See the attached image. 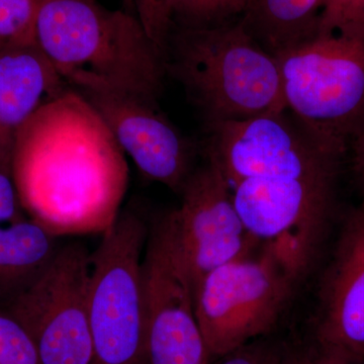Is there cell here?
I'll use <instances>...</instances> for the list:
<instances>
[{
    "instance_id": "5b68a950",
    "label": "cell",
    "mask_w": 364,
    "mask_h": 364,
    "mask_svg": "<svg viewBox=\"0 0 364 364\" xmlns=\"http://www.w3.org/2000/svg\"><path fill=\"white\" fill-rule=\"evenodd\" d=\"M148 234L143 220L126 210L105 230L91 254L92 364H136L147 359L142 257Z\"/></svg>"
},
{
    "instance_id": "d6986e66",
    "label": "cell",
    "mask_w": 364,
    "mask_h": 364,
    "mask_svg": "<svg viewBox=\"0 0 364 364\" xmlns=\"http://www.w3.org/2000/svg\"><path fill=\"white\" fill-rule=\"evenodd\" d=\"M318 35L364 41V0H320Z\"/></svg>"
},
{
    "instance_id": "7a4b0ae2",
    "label": "cell",
    "mask_w": 364,
    "mask_h": 364,
    "mask_svg": "<svg viewBox=\"0 0 364 364\" xmlns=\"http://www.w3.org/2000/svg\"><path fill=\"white\" fill-rule=\"evenodd\" d=\"M35 40L73 88L105 86L157 102L165 56L138 16L97 0H42Z\"/></svg>"
},
{
    "instance_id": "6da1fadb",
    "label": "cell",
    "mask_w": 364,
    "mask_h": 364,
    "mask_svg": "<svg viewBox=\"0 0 364 364\" xmlns=\"http://www.w3.org/2000/svg\"><path fill=\"white\" fill-rule=\"evenodd\" d=\"M13 169L21 207L50 231L95 213L117 219L127 184L124 153L72 86L18 131Z\"/></svg>"
},
{
    "instance_id": "44dd1931",
    "label": "cell",
    "mask_w": 364,
    "mask_h": 364,
    "mask_svg": "<svg viewBox=\"0 0 364 364\" xmlns=\"http://www.w3.org/2000/svg\"><path fill=\"white\" fill-rule=\"evenodd\" d=\"M14 151L0 147V225L23 219L13 169Z\"/></svg>"
},
{
    "instance_id": "603a6c76",
    "label": "cell",
    "mask_w": 364,
    "mask_h": 364,
    "mask_svg": "<svg viewBox=\"0 0 364 364\" xmlns=\"http://www.w3.org/2000/svg\"><path fill=\"white\" fill-rule=\"evenodd\" d=\"M221 364H284L286 360L272 349L258 345L247 344L238 350L228 354Z\"/></svg>"
},
{
    "instance_id": "d4e9b609",
    "label": "cell",
    "mask_w": 364,
    "mask_h": 364,
    "mask_svg": "<svg viewBox=\"0 0 364 364\" xmlns=\"http://www.w3.org/2000/svg\"><path fill=\"white\" fill-rule=\"evenodd\" d=\"M351 359L339 352L322 347L320 352L306 354L301 358L289 360L291 364H351Z\"/></svg>"
},
{
    "instance_id": "9c48e42d",
    "label": "cell",
    "mask_w": 364,
    "mask_h": 364,
    "mask_svg": "<svg viewBox=\"0 0 364 364\" xmlns=\"http://www.w3.org/2000/svg\"><path fill=\"white\" fill-rule=\"evenodd\" d=\"M91 254L62 245L30 289L1 306L32 338L41 364H92L90 322Z\"/></svg>"
},
{
    "instance_id": "ba28073f",
    "label": "cell",
    "mask_w": 364,
    "mask_h": 364,
    "mask_svg": "<svg viewBox=\"0 0 364 364\" xmlns=\"http://www.w3.org/2000/svg\"><path fill=\"white\" fill-rule=\"evenodd\" d=\"M205 129L208 161L231 188L252 178L337 177L343 159L314 140L287 109Z\"/></svg>"
},
{
    "instance_id": "ffe728a7",
    "label": "cell",
    "mask_w": 364,
    "mask_h": 364,
    "mask_svg": "<svg viewBox=\"0 0 364 364\" xmlns=\"http://www.w3.org/2000/svg\"><path fill=\"white\" fill-rule=\"evenodd\" d=\"M0 364H41L37 349L23 325L0 306Z\"/></svg>"
},
{
    "instance_id": "30bf717a",
    "label": "cell",
    "mask_w": 364,
    "mask_h": 364,
    "mask_svg": "<svg viewBox=\"0 0 364 364\" xmlns=\"http://www.w3.org/2000/svg\"><path fill=\"white\" fill-rule=\"evenodd\" d=\"M142 270L148 364H208L193 282L167 215L151 228Z\"/></svg>"
},
{
    "instance_id": "e0dca14e",
    "label": "cell",
    "mask_w": 364,
    "mask_h": 364,
    "mask_svg": "<svg viewBox=\"0 0 364 364\" xmlns=\"http://www.w3.org/2000/svg\"><path fill=\"white\" fill-rule=\"evenodd\" d=\"M247 0H166L172 30H207L234 23L245 11Z\"/></svg>"
},
{
    "instance_id": "ac0fdd59",
    "label": "cell",
    "mask_w": 364,
    "mask_h": 364,
    "mask_svg": "<svg viewBox=\"0 0 364 364\" xmlns=\"http://www.w3.org/2000/svg\"><path fill=\"white\" fill-rule=\"evenodd\" d=\"M42 0H0V50L33 42Z\"/></svg>"
},
{
    "instance_id": "4316f807",
    "label": "cell",
    "mask_w": 364,
    "mask_h": 364,
    "mask_svg": "<svg viewBox=\"0 0 364 364\" xmlns=\"http://www.w3.org/2000/svg\"><path fill=\"white\" fill-rule=\"evenodd\" d=\"M284 364H291V363H289V360H286V363Z\"/></svg>"
},
{
    "instance_id": "5bb4252c",
    "label": "cell",
    "mask_w": 364,
    "mask_h": 364,
    "mask_svg": "<svg viewBox=\"0 0 364 364\" xmlns=\"http://www.w3.org/2000/svg\"><path fill=\"white\" fill-rule=\"evenodd\" d=\"M70 87L36 41L0 50V147L14 151L23 124Z\"/></svg>"
},
{
    "instance_id": "7402d4cb",
    "label": "cell",
    "mask_w": 364,
    "mask_h": 364,
    "mask_svg": "<svg viewBox=\"0 0 364 364\" xmlns=\"http://www.w3.org/2000/svg\"><path fill=\"white\" fill-rule=\"evenodd\" d=\"M165 2L166 0H136V16L164 55L170 35Z\"/></svg>"
},
{
    "instance_id": "3957f363",
    "label": "cell",
    "mask_w": 364,
    "mask_h": 364,
    "mask_svg": "<svg viewBox=\"0 0 364 364\" xmlns=\"http://www.w3.org/2000/svg\"><path fill=\"white\" fill-rule=\"evenodd\" d=\"M165 64L205 124L287 109L277 58L240 21L207 30H172Z\"/></svg>"
},
{
    "instance_id": "484cf974",
    "label": "cell",
    "mask_w": 364,
    "mask_h": 364,
    "mask_svg": "<svg viewBox=\"0 0 364 364\" xmlns=\"http://www.w3.org/2000/svg\"><path fill=\"white\" fill-rule=\"evenodd\" d=\"M136 364H148L147 359H145V360L140 361V363H138Z\"/></svg>"
},
{
    "instance_id": "2e32d148",
    "label": "cell",
    "mask_w": 364,
    "mask_h": 364,
    "mask_svg": "<svg viewBox=\"0 0 364 364\" xmlns=\"http://www.w3.org/2000/svg\"><path fill=\"white\" fill-rule=\"evenodd\" d=\"M239 21L277 56L318 36L320 0H247Z\"/></svg>"
},
{
    "instance_id": "9a60e30c",
    "label": "cell",
    "mask_w": 364,
    "mask_h": 364,
    "mask_svg": "<svg viewBox=\"0 0 364 364\" xmlns=\"http://www.w3.org/2000/svg\"><path fill=\"white\" fill-rule=\"evenodd\" d=\"M61 246L58 235L36 220L0 225V306L30 289Z\"/></svg>"
},
{
    "instance_id": "8992f818",
    "label": "cell",
    "mask_w": 364,
    "mask_h": 364,
    "mask_svg": "<svg viewBox=\"0 0 364 364\" xmlns=\"http://www.w3.org/2000/svg\"><path fill=\"white\" fill-rule=\"evenodd\" d=\"M253 251L208 272L193 289L210 356H226L272 331L301 284L270 251Z\"/></svg>"
},
{
    "instance_id": "52a82bcc",
    "label": "cell",
    "mask_w": 364,
    "mask_h": 364,
    "mask_svg": "<svg viewBox=\"0 0 364 364\" xmlns=\"http://www.w3.org/2000/svg\"><path fill=\"white\" fill-rule=\"evenodd\" d=\"M337 177L252 178L232 186L249 236L301 282L317 259L334 205Z\"/></svg>"
},
{
    "instance_id": "277c9868",
    "label": "cell",
    "mask_w": 364,
    "mask_h": 364,
    "mask_svg": "<svg viewBox=\"0 0 364 364\" xmlns=\"http://www.w3.org/2000/svg\"><path fill=\"white\" fill-rule=\"evenodd\" d=\"M274 57L287 111L323 148L343 158L364 121V41L318 35Z\"/></svg>"
},
{
    "instance_id": "8fae6325",
    "label": "cell",
    "mask_w": 364,
    "mask_h": 364,
    "mask_svg": "<svg viewBox=\"0 0 364 364\" xmlns=\"http://www.w3.org/2000/svg\"><path fill=\"white\" fill-rule=\"evenodd\" d=\"M181 205L167 218L193 289L208 272L252 252V240L236 207L232 188L213 163L193 170Z\"/></svg>"
},
{
    "instance_id": "cb8c5ba5",
    "label": "cell",
    "mask_w": 364,
    "mask_h": 364,
    "mask_svg": "<svg viewBox=\"0 0 364 364\" xmlns=\"http://www.w3.org/2000/svg\"><path fill=\"white\" fill-rule=\"evenodd\" d=\"M347 153L350 154L352 171L363 198L360 205L364 207V121L352 136Z\"/></svg>"
},
{
    "instance_id": "7c38bea8",
    "label": "cell",
    "mask_w": 364,
    "mask_h": 364,
    "mask_svg": "<svg viewBox=\"0 0 364 364\" xmlns=\"http://www.w3.org/2000/svg\"><path fill=\"white\" fill-rule=\"evenodd\" d=\"M75 90L97 112L141 173L181 195L195 170V150L158 102L105 86Z\"/></svg>"
},
{
    "instance_id": "4fadbf2b",
    "label": "cell",
    "mask_w": 364,
    "mask_h": 364,
    "mask_svg": "<svg viewBox=\"0 0 364 364\" xmlns=\"http://www.w3.org/2000/svg\"><path fill=\"white\" fill-rule=\"evenodd\" d=\"M317 336L321 346L364 358V207L345 220L321 280Z\"/></svg>"
}]
</instances>
